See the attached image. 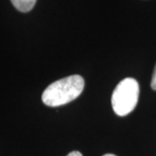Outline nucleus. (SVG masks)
<instances>
[{"instance_id": "nucleus-1", "label": "nucleus", "mask_w": 156, "mask_h": 156, "mask_svg": "<svg viewBox=\"0 0 156 156\" xmlns=\"http://www.w3.org/2000/svg\"><path fill=\"white\" fill-rule=\"evenodd\" d=\"M83 89V78L78 75L69 76L50 84L42 95V101L50 107L65 105L76 99Z\"/></svg>"}, {"instance_id": "nucleus-2", "label": "nucleus", "mask_w": 156, "mask_h": 156, "mask_svg": "<svg viewBox=\"0 0 156 156\" xmlns=\"http://www.w3.org/2000/svg\"><path fill=\"white\" fill-rule=\"evenodd\" d=\"M140 87L134 78H125L117 84L111 97L115 113L119 116H125L133 111L139 99Z\"/></svg>"}, {"instance_id": "nucleus-3", "label": "nucleus", "mask_w": 156, "mask_h": 156, "mask_svg": "<svg viewBox=\"0 0 156 156\" xmlns=\"http://www.w3.org/2000/svg\"><path fill=\"white\" fill-rule=\"evenodd\" d=\"M13 6L21 12H29L33 9L37 0H11Z\"/></svg>"}, {"instance_id": "nucleus-4", "label": "nucleus", "mask_w": 156, "mask_h": 156, "mask_svg": "<svg viewBox=\"0 0 156 156\" xmlns=\"http://www.w3.org/2000/svg\"><path fill=\"white\" fill-rule=\"evenodd\" d=\"M151 88L156 90V65L153 72V76H152V80H151Z\"/></svg>"}, {"instance_id": "nucleus-5", "label": "nucleus", "mask_w": 156, "mask_h": 156, "mask_svg": "<svg viewBox=\"0 0 156 156\" xmlns=\"http://www.w3.org/2000/svg\"><path fill=\"white\" fill-rule=\"evenodd\" d=\"M67 156H83V154L78 151H73L71 153H69Z\"/></svg>"}, {"instance_id": "nucleus-6", "label": "nucleus", "mask_w": 156, "mask_h": 156, "mask_svg": "<svg viewBox=\"0 0 156 156\" xmlns=\"http://www.w3.org/2000/svg\"><path fill=\"white\" fill-rule=\"evenodd\" d=\"M102 156H116L115 155V154H104V155Z\"/></svg>"}]
</instances>
